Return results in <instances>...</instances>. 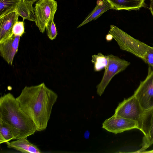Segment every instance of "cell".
<instances>
[{"instance_id": "cell-5", "label": "cell", "mask_w": 153, "mask_h": 153, "mask_svg": "<svg viewBox=\"0 0 153 153\" xmlns=\"http://www.w3.org/2000/svg\"><path fill=\"white\" fill-rule=\"evenodd\" d=\"M108 62L102 78L97 86V92L101 96L111 80L115 75L125 70L130 63L112 54H108Z\"/></svg>"}, {"instance_id": "cell-8", "label": "cell", "mask_w": 153, "mask_h": 153, "mask_svg": "<svg viewBox=\"0 0 153 153\" xmlns=\"http://www.w3.org/2000/svg\"><path fill=\"white\" fill-rule=\"evenodd\" d=\"M102 128L116 134L134 129H139V126L138 123L135 121L114 114L104 121Z\"/></svg>"}, {"instance_id": "cell-24", "label": "cell", "mask_w": 153, "mask_h": 153, "mask_svg": "<svg viewBox=\"0 0 153 153\" xmlns=\"http://www.w3.org/2000/svg\"><path fill=\"white\" fill-rule=\"evenodd\" d=\"M90 132L88 131H87L84 134V137L85 138L88 139L89 137Z\"/></svg>"}, {"instance_id": "cell-6", "label": "cell", "mask_w": 153, "mask_h": 153, "mask_svg": "<svg viewBox=\"0 0 153 153\" xmlns=\"http://www.w3.org/2000/svg\"><path fill=\"white\" fill-rule=\"evenodd\" d=\"M145 111L136 97L133 95L119 104L114 114L137 122L139 129Z\"/></svg>"}, {"instance_id": "cell-4", "label": "cell", "mask_w": 153, "mask_h": 153, "mask_svg": "<svg viewBox=\"0 0 153 153\" xmlns=\"http://www.w3.org/2000/svg\"><path fill=\"white\" fill-rule=\"evenodd\" d=\"M55 0H39L34 7L36 25L43 33L50 22L53 19L57 9Z\"/></svg>"}, {"instance_id": "cell-15", "label": "cell", "mask_w": 153, "mask_h": 153, "mask_svg": "<svg viewBox=\"0 0 153 153\" xmlns=\"http://www.w3.org/2000/svg\"><path fill=\"white\" fill-rule=\"evenodd\" d=\"M33 2L31 1L22 0L16 7L15 11L24 20L35 21L34 8L33 4Z\"/></svg>"}, {"instance_id": "cell-22", "label": "cell", "mask_w": 153, "mask_h": 153, "mask_svg": "<svg viewBox=\"0 0 153 153\" xmlns=\"http://www.w3.org/2000/svg\"><path fill=\"white\" fill-rule=\"evenodd\" d=\"M150 7L149 8V9L150 10L152 15L153 16V0H150Z\"/></svg>"}, {"instance_id": "cell-18", "label": "cell", "mask_w": 153, "mask_h": 153, "mask_svg": "<svg viewBox=\"0 0 153 153\" xmlns=\"http://www.w3.org/2000/svg\"><path fill=\"white\" fill-rule=\"evenodd\" d=\"M15 140L13 132L7 124L0 120V144Z\"/></svg>"}, {"instance_id": "cell-12", "label": "cell", "mask_w": 153, "mask_h": 153, "mask_svg": "<svg viewBox=\"0 0 153 153\" xmlns=\"http://www.w3.org/2000/svg\"><path fill=\"white\" fill-rule=\"evenodd\" d=\"M113 9L128 11L139 10L145 6V0H107Z\"/></svg>"}, {"instance_id": "cell-25", "label": "cell", "mask_w": 153, "mask_h": 153, "mask_svg": "<svg viewBox=\"0 0 153 153\" xmlns=\"http://www.w3.org/2000/svg\"><path fill=\"white\" fill-rule=\"evenodd\" d=\"M143 153H153V150L149 151H145Z\"/></svg>"}, {"instance_id": "cell-23", "label": "cell", "mask_w": 153, "mask_h": 153, "mask_svg": "<svg viewBox=\"0 0 153 153\" xmlns=\"http://www.w3.org/2000/svg\"><path fill=\"white\" fill-rule=\"evenodd\" d=\"M105 38L107 41H109L112 40L113 38V37L111 34L108 33V34L106 35Z\"/></svg>"}, {"instance_id": "cell-7", "label": "cell", "mask_w": 153, "mask_h": 153, "mask_svg": "<svg viewBox=\"0 0 153 153\" xmlns=\"http://www.w3.org/2000/svg\"><path fill=\"white\" fill-rule=\"evenodd\" d=\"M133 95L145 111L153 107V69L151 66L146 79L140 82Z\"/></svg>"}, {"instance_id": "cell-20", "label": "cell", "mask_w": 153, "mask_h": 153, "mask_svg": "<svg viewBox=\"0 0 153 153\" xmlns=\"http://www.w3.org/2000/svg\"><path fill=\"white\" fill-rule=\"evenodd\" d=\"M47 36L51 40L55 39L57 35V32L56 25L52 20L48 25L47 28Z\"/></svg>"}, {"instance_id": "cell-13", "label": "cell", "mask_w": 153, "mask_h": 153, "mask_svg": "<svg viewBox=\"0 0 153 153\" xmlns=\"http://www.w3.org/2000/svg\"><path fill=\"white\" fill-rule=\"evenodd\" d=\"M110 9H113L112 7L107 0H97L95 8L77 28H79L92 21L96 20L104 13Z\"/></svg>"}, {"instance_id": "cell-17", "label": "cell", "mask_w": 153, "mask_h": 153, "mask_svg": "<svg viewBox=\"0 0 153 153\" xmlns=\"http://www.w3.org/2000/svg\"><path fill=\"white\" fill-rule=\"evenodd\" d=\"M109 57L108 55H104L101 53L92 56L91 62L94 64L95 71H99L107 67Z\"/></svg>"}, {"instance_id": "cell-26", "label": "cell", "mask_w": 153, "mask_h": 153, "mask_svg": "<svg viewBox=\"0 0 153 153\" xmlns=\"http://www.w3.org/2000/svg\"><path fill=\"white\" fill-rule=\"evenodd\" d=\"M28 0V1H33V2H35L36 1H38L39 0Z\"/></svg>"}, {"instance_id": "cell-11", "label": "cell", "mask_w": 153, "mask_h": 153, "mask_svg": "<svg viewBox=\"0 0 153 153\" xmlns=\"http://www.w3.org/2000/svg\"><path fill=\"white\" fill-rule=\"evenodd\" d=\"M19 15L16 11L0 18V42L13 34L12 30L15 23L18 21Z\"/></svg>"}, {"instance_id": "cell-14", "label": "cell", "mask_w": 153, "mask_h": 153, "mask_svg": "<svg viewBox=\"0 0 153 153\" xmlns=\"http://www.w3.org/2000/svg\"><path fill=\"white\" fill-rule=\"evenodd\" d=\"M7 147L14 149L22 153H40V150L34 144L30 143L27 137L16 140L6 143Z\"/></svg>"}, {"instance_id": "cell-19", "label": "cell", "mask_w": 153, "mask_h": 153, "mask_svg": "<svg viewBox=\"0 0 153 153\" xmlns=\"http://www.w3.org/2000/svg\"><path fill=\"white\" fill-rule=\"evenodd\" d=\"M143 60L149 65L153 67V47L148 45Z\"/></svg>"}, {"instance_id": "cell-3", "label": "cell", "mask_w": 153, "mask_h": 153, "mask_svg": "<svg viewBox=\"0 0 153 153\" xmlns=\"http://www.w3.org/2000/svg\"><path fill=\"white\" fill-rule=\"evenodd\" d=\"M108 33L112 36L121 49L143 59L148 45L134 39L114 25L110 26Z\"/></svg>"}, {"instance_id": "cell-1", "label": "cell", "mask_w": 153, "mask_h": 153, "mask_svg": "<svg viewBox=\"0 0 153 153\" xmlns=\"http://www.w3.org/2000/svg\"><path fill=\"white\" fill-rule=\"evenodd\" d=\"M57 98V94L42 83L25 86L16 99L22 110L33 122L36 131H41L47 126Z\"/></svg>"}, {"instance_id": "cell-21", "label": "cell", "mask_w": 153, "mask_h": 153, "mask_svg": "<svg viewBox=\"0 0 153 153\" xmlns=\"http://www.w3.org/2000/svg\"><path fill=\"white\" fill-rule=\"evenodd\" d=\"M25 32L24 22L22 21H17L14 25L12 30V33L16 35L21 36Z\"/></svg>"}, {"instance_id": "cell-2", "label": "cell", "mask_w": 153, "mask_h": 153, "mask_svg": "<svg viewBox=\"0 0 153 153\" xmlns=\"http://www.w3.org/2000/svg\"><path fill=\"white\" fill-rule=\"evenodd\" d=\"M0 120L11 128L15 140L27 137L36 131L33 122L21 108L16 98L10 93L0 97Z\"/></svg>"}, {"instance_id": "cell-27", "label": "cell", "mask_w": 153, "mask_h": 153, "mask_svg": "<svg viewBox=\"0 0 153 153\" xmlns=\"http://www.w3.org/2000/svg\"></svg>"}, {"instance_id": "cell-10", "label": "cell", "mask_w": 153, "mask_h": 153, "mask_svg": "<svg viewBox=\"0 0 153 153\" xmlns=\"http://www.w3.org/2000/svg\"><path fill=\"white\" fill-rule=\"evenodd\" d=\"M21 36L13 34L8 38L0 42L1 56L10 65L17 52Z\"/></svg>"}, {"instance_id": "cell-16", "label": "cell", "mask_w": 153, "mask_h": 153, "mask_svg": "<svg viewBox=\"0 0 153 153\" xmlns=\"http://www.w3.org/2000/svg\"><path fill=\"white\" fill-rule=\"evenodd\" d=\"M22 0H0V18L15 11Z\"/></svg>"}, {"instance_id": "cell-9", "label": "cell", "mask_w": 153, "mask_h": 153, "mask_svg": "<svg viewBox=\"0 0 153 153\" xmlns=\"http://www.w3.org/2000/svg\"><path fill=\"white\" fill-rule=\"evenodd\" d=\"M139 130L144 136L141 148L135 153H143L153 144V107L145 111Z\"/></svg>"}]
</instances>
